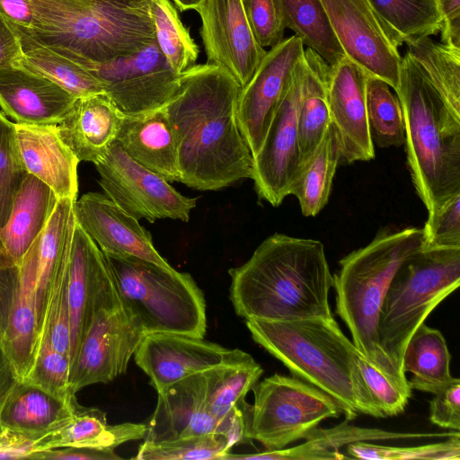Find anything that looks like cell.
Returning a JSON list of instances; mask_svg holds the SVG:
<instances>
[{
    "mask_svg": "<svg viewBox=\"0 0 460 460\" xmlns=\"http://www.w3.org/2000/svg\"><path fill=\"white\" fill-rule=\"evenodd\" d=\"M84 65L102 84L105 93L128 116L164 106L180 75L169 65L156 41L143 49L100 64Z\"/></svg>",
    "mask_w": 460,
    "mask_h": 460,
    "instance_id": "4fadbf2b",
    "label": "cell"
},
{
    "mask_svg": "<svg viewBox=\"0 0 460 460\" xmlns=\"http://www.w3.org/2000/svg\"><path fill=\"white\" fill-rule=\"evenodd\" d=\"M75 99L51 80L21 66L0 69V106L17 124L56 125Z\"/></svg>",
    "mask_w": 460,
    "mask_h": 460,
    "instance_id": "44dd1931",
    "label": "cell"
},
{
    "mask_svg": "<svg viewBox=\"0 0 460 460\" xmlns=\"http://www.w3.org/2000/svg\"><path fill=\"white\" fill-rule=\"evenodd\" d=\"M157 394L155 409L146 424L144 440L220 433V423L207 408L202 372L185 377Z\"/></svg>",
    "mask_w": 460,
    "mask_h": 460,
    "instance_id": "ffe728a7",
    "label": "cell"
},
{
    "mask_svg": "<svg viewBox=\"0 0 460 460\" xmlns=\"http://www.w3.org/2000/svg\"><path fill=\"white\" fill-rule=\"evenodd\" d=\"M22 55L18 66L47 77L75 98L105 93L102 82L71 53L38 40L17 25Z\"/></svg>",
    "mask_w": 460,
    "mask_h": 460,
    "instance_id": "f546056e",
    "label": "cell"
},
{
    "mask_svg": "<svg viewBox=\"0 0 460 460\" xmlns=\"http://www.w3.org/2000/svg\"><path fill=\"white\" fill-rule=\"evenodd\" d=\"M402 43L438 33L441 17L436 0H368Z\"/></svg>",
    "mask_w": 460,
    "mask_h": 460,
    "instance_id": "f35d334b",
    "label": "cell"
},
{
    "mask_svg": "<svg viewBox=\"0 0 460 460\" xmlns=\"http://www.w3.org/2000/svg\"><path fill=\"white\" fill-rule=\"evenodd\" d=\"M58 198L49 186L34 175L24 178L0 235L16 264L49 222Z\"/></svg>",
    "mask_w": 460,
    "mask_h": 460,
    "instance_id": "f1b7e54d",
    "label": "cell"
},
{
    "mask_svg": "<svg viewBox=\"0 0 460 460\" xmlns=\"http://www.w3.org/2000/svg\"><path fill=\"white\" fill-rule=\"evenodd\" d=\"M349 420L330 429L316 427L302 445L279 450L260 453L233 455L228 453L225 460H341L348 456L340 448L351 443L369 440L412 439L423 438H448L459 431L442 433L393 432L379 429L356 427Z\"/></svg>",
    "mask_w": 460,
    "mask_h": 460,
    "instance_id": "4316f807",
    "label": "cell"
},
{
    "mask_svg": "<svg viewBox=\"0 0 460 460\" xmlns=\"http://www.w3.org/2000/svg\"><path fill=\"white\" fill-rule=\"evenodd\" d=\"M330 72V65L312 49H305L297 116L302 165L312 155L331 124L327 103Z\"/></svg>",
    "mask_w": 460,
    "mask_h": 460,
    "instance_id": "1f68e13d",
    "label": "cell"
},
{
    "mask_svg": "<svg viewBox=\"0 0 460 460\" xmlns=\"http://www.w3.org/2000/svg\"><path fill=\"white\" fill-rule=\"evenodd\" d=\"M395 93L411 177L429 216L460 193V97L439 91L407 52Z\"/></svg>",
    "mask_w": 460,
    "mask_h": 460,
    "instance_id": "3957f363",
    "label": "cell"
},
{
    "mask_svg": "<svg viewBox=\"0 0 460 460\" xmlns=\"http://www.w3.org/2000/svg\"><path fill=\"white\" fill-rule=\"evenodd\" d=\"M340 163V137L331 122L312 155L303 164L290 190L304 216L314 217L325 207Z\"/></svg>",
    "mask_w": 460,
    "mask_h": 460,
    "instance_id": "836d02e7",
    "label": "cell"
},
{
    "mask_svg": "<svg viewBox=\"0 0 460 460\" xmlns=\"http://www.w3.org/2000/svg\"><path fill=\"white\" fill-rule=\"evenodd\" d=\"M196 11L208 63L226 69L243 87L267 53L252 31L242 0H201Z\"/></svg>",
    "mask_w": 460,
    "mask_h": 460,
    "instance_id": "2e32d148",
    "label": "cell"
},
{
    "mask_svg": "<svg viewBox=\"0 0 460 460\" xmlns=\"http://www.w3.org/2000/svg\"><path fill=\"white\" fill-rule=\"evenodd\" d=\"M107 264L103 252L75 221L68 258L67 288L70 373L90 322L94 290Z\"/></svg>",
    "mask_w": 460,
    "mask_h": 460,
    "instance_id": "d4e9b609",
    "label": "cell"
},
{
    "mask_svg": "<svg viewBox=\"0 0 460 460\" xmlns=\"http://www.w3.org/2000/svg\"><path fill=\"white\" fill-rule=\"evenodd\" d=\"M368 74L344 57L331 66L327 103L332 124L341 144V163L364 162L375 157L367 116Z\"/></svg>",
    "mask_w": 460,
    "mask_h": 460,
    "instance_id": "ac0fdd59",
    "label": "cell"
},
{
    "mask_svg": "<svg viewBox=\"0 0 460 460\" xmlns=\"http://www.w3.org/2000/svg\"><path fill=\"white\" fill-rule=\"evenodd\" d=\"M422 247H460V193L428 216Z\"/></svg>",
    "mask_w": 460,
    "mask_h": 460,
    "instance_id": "7dc6e473",
    "label": "cell"
},
{
    "mask_svg": "<svg viewBox=\"0 0 460 460\" xmlns=\"http://www.w3.org/2000/svg\"><path fill=\"white\" fill-rule=\"evenodd\" d=\"M304 51L298 37L284 39L267 50L252 78L240 90L237 120L252 156L263 143Z\"/></svg>",
    "mask_w": 460,
    "mask_h": 460,
    "instance_id": "9a60e30c",
    "label": "cell"
},
{
    "mask_svg": "<svg viewBox=\"0 0 460 460\" xmlns=\"http://www.w3.org/2000/svg\"><path fill=\"white\" fill-rule=\"evenodd\" d=\"M202 373L207 408L220 423L221 433L225 418L244 400L259 381L263 369L249 353L242 351L236 358Z\"/></svg>",
    "mask_w": 460,
    "mask_h": 460,
    "instance_id": "e575fe53",
    "label": "cell"
},
{
    "mask_svg": "<svg viewBox=\"0 0 460 460\" xmlns=\"http://www.w3.org/2000/svg\"><path fill=\"white\" fill-rule=\"evenodd\" d=\"M176 9L181 12L188 11V10H196L199 5L201 0H172Z\"/></svg>",
    "mask_w": 460,
    "mask_h": 460,
    "instance_id": "9f6ffc18",
    "label": "cell"
},
{
    "mask_svg": "<svg viewBox=\"0 0 460 460\" xmlns=\"http://www.w3.org/2000/svg\"><path fill=\"white\" fill-rule=\"evenodd\" d=\"M105 256L124 304L146 334L204 338L206 301L189 273L137 257Z\"/></svg>",
    "mask_w": 460,
    "mask_h": 460,
    "instance_id": "ba28073f",
    "label": "cell"
},
{
    "mask_svg": "<svg viewBox=\"0 0 460 460\" xmlns=\"http://www.w3.org/2000/svg\"><path fill=\"white\" fill-rule=\"evenodd\" d=\"M422 228L381 232L367 245L340 261L333 275L336 314L347 325L352 342L368 360L402 380L381 348L378 320L389 284L400 265L422 248Z\"/></svg>",
    "mask_w": 460,
    "mask_h": 460,
    "instance_id": "8992f818",
    "label": "cell"
},
{
    "mask_svg": "<svg viewBox=\"0 0 460 460\" xmlns=\"http://www.w3.org/2000/svg\"><path fill=\"white\" fill-rule=\"evenodd\" d=\"M447 341L438 329L421 323L409 340L402 356V368L412 376L411 389L435 394L452 379Z\"/></svg>",
    "mask_w": 460,
    "mask_h": 460,
    "instance_id": "d6a6232c",
    "label": "cell"
},
{
    "mask_svg": "<svg viewBox=\"0 0 460 460\" xmlns=\"http://www.w3.org/2000/svg\"><path fill=\"white\" fill-rule=\"evenodd\" d=\"M354 359L372 400L384 418L402 413L411 396L408 380L381 370L358 349L354 352Z\"/></svg>",
    "mask_w": 460,
    "mask_h": 460,
    "instance_id": "ee69618b",
    "label": "cell"
},
{
    "mask_svg": "<svg viewBox=\"0 0 460 460\" xmlns=\"http://www.w3.org/2000/svg\"><path fill=\"white\" fill-rule=\"evenodd\" d=\"M430 421L444 429L460 430V380L453 379L434 394L429 404Z\"/></svg>",
    "mask_w": 460,
    "mask_h": 460,
    "instance_id": "c3c4849f",
    "label": "cell"
},
{
    "mask_svg": "<svg viewBox=\"0 0 460 460\" xmlns=\"http://www.w3.org/2000/svg\"><path fill=\"white\" fill-rule=\"evenodd\" d=\"M15 128L26 172L49 186L58 199H77L80 162L60 139L55 125L15 123Z\"/></svg>",
    "mask_w": 460,
    "mask_h": 460,
    "instance_id": "cb8c5ba5",
    "label": "cell"
},
{
    "mask_svg": "<svg viewBox=\"0 0 460 460\" xmlns=\"http://www.w3.org/2000/svg\"><path fill=\"white\" fill-rule=\"evenodd\" d=\"M242 351L203 338L159 332L146 335L134 358L159 393L185 377L229 362Z\"/></svg>",
    "mask_w": 460,
    "mask_h": 460,
    "instance_id": "e0dca14e",
    "label": "cell"
},
{
    "mask_svg": "<svg viewBox=\"0 0 460 460\" xmlns=\"http://www.w3.org/2000/svg\"><path fill=\"white\" fill-rule=\"evenodd\" d=\"M19 278V266L0 235V341L4 336Z\"/></svg>",
    "mask_w": 460,
    "mask_h": 460,
    "instance_id": "681fc988",
    "label": "cell"
},
{
    "mask_svg": "<svg viewBox=\"0 0 460 460\" xmlns=\"http://www.w3.org/2000/svg\"><path fill=\"white\" fill-rule=\"evenodd\" d=\"M75 221L104 254L137 257L161 267L172 268L156 251L150 233L107 195L88 192L74 208Z\"/></svg>",
    "mask_w": 460,
    "mask_h": 460,
    "instance_id": "d6986e66",
    "label": "cell"
},
{
    "mask_svg": "<svg viewBox=\"0 0 460 460\" xmlns=\"http://www.w3.org/2000/svg\"><path fill=\"white\" fill-rule=\"evenodd\" d=\"M252 340L296 376L331 396L347 420L358 413L384 418L356 365L357 349L333 317L245 320Z\"/></svg>",
    "mask_w": 460,
    "mask_h": 460,
    "instance_id": "277c9868",
    "label": "cell"
},
{
    "mask_svg": "<svg viewBox=\"0 0 460 460\" xmlns=\"http://www.w3.org/2000/svg\"><path fill=\"white\" fill-rule=\"evenodd\" d=\"M302 80L303 58L294 70L260 150L252 156V179L257 195L274 207L290 195L302 167L297 128Z\"/></svg>",
    "mask_w": 460,
    "mask_h": 460,
    "instance_id": "5bb4252c",
    "label": "cell"
},
{
    "mask_svg": "<svg viewBox=\"0 0 460 460\" xmlns=\"http://www.w3.org/2000/svg\"><path fill=\"white\" fill-rule=\"evenodd\" d=\"M155 41L171 67L178 74L196 64L199 47L180 19L171 0H149Z\"/></svg>",
    "mask_w": 460,
    "mask_h": 460,
    "instance_id": "74e56055",
    "label": "cell"
},
{
    "mask_svg": "<svg viewBox=\"0 0 460 460\" xmlns=\"http://www.w3.org/2000/svg\"><path fill=\"white\" fill-rule=\"evenodd\" d=\"M75 398L64 402L20 379L0 407V424L33 443L52 429Z\"/></svg>",
    "mask_w": 460,
    "mask_h": 460,
    "instance_id": "4dcf8cb0",
    "label": "cell"
},
{
    "mask_svg": "<svg viewBox=\"0 0 460 460\" xmlns=\"http://www.w3.org/2000/svg\"><path fill=\"white\" fill-rule=\"evenodd\" d=\"M460 285V247H422L394 273L378 320L379 342L399 376L405 347L429 314Z\"/></svg>",
    "mask_w": 460,
    "mask_h": 460,
    "instance_id": "52a82bcc",
    "label": "cell"
},
{
    "mask_svg": "<svg viewBox=\"0 0 460 460\" xmlns=\"http://www.w3.org/2000/svg\"><path fill=\"white\" fill-rule=\"evenodd\" d=\"M20 377L0 341V407Z\"/></svg>",
    "mask_w": 460,
    "mask_h": 460,
    "instance_id": "11a10c76",
    "label": "cell"
},
{
    "mask_svg": "<svg viewBox=\"0 0 460 460\" xmlns=\"http://www.w3.org/2000/svg\"><path fill=\"white\" fill-rule=\"evenodd\" d=\"M22 55L17 26L0 12V69L18 66Z\"/></svg>",
    "mask_w": 460,
    "mask_h": 460,
    "instance_id": "f907efd6",
    "label": "cell"
},
{
    "mask_svg": "<svg viewBox=\"0 0 460 460\" xmlns=\"http://www.w3.org/2000/svg\"><path fill=\"white\" fill-rule=\"evenodd\" d=\"M32 32L82 64L105 63L155 40L149 0H31Z\"/></svg>",
    "mask_w": 460,
    "mask_h": 460,
    "instance_id": "5b68a950",
    "label": "cell"
},
{
    "mask_svg": "<svg viewBox=\"0 0 460 460\" xmlns=\"http://www.w3.org/2000/svg\"><path fill=\"white\" fill-rule=\"evenodd\" d=\"M116 140L142 166L169 182L180 181L176 142L163 107L138 115H124Z\"/></svg>",
    "mask_w": 460,
    "mask_h": 460,
    "instance_id": "484cf974",
    "label": "cell"
},
{
    "mask_svg": "<svg viewBox=\"0 0 460 460\" xmlns=\"http://www.w3.org/2000/svg\"><path fill=\"white\" fill-rule=\"evenodd\" d=\"M349 457L365 460H460V433L416 447H392L359 441L346 446Z\"/></svg>",
    "mask_w": 460,
    "mask_h": 460,
    "instance_id": "f6af8a7d",
    "label": "cell"
},
{
    "mask_svg": "<svg viewBox=\"0 0 460 460\" xmlns=\"http://www.w3.org/2000/svg\"><path fill=\"white\" fill-rule=\"evenodd\" d=\"M146 335L124 304L108 263L94 290L90 322L70 373L71 391L76 394L125 374Z\"/></svg>",
    "mask_w": 460,
    "mask_h": 460,
    "instance_id": "9c48e42d",
    "label": "cell"
},
{
    "mask_svg": "<svg viewBox=\"0 0 460 460\" xmlns=\"http://www.w3.org/2000/svg\"><path fill=\"white\" fill-rule=\"evenodd\" d=\"M146 432L143 423L108 424L105 412L82 406L75 398L52 429L33 442L32 449L36 453L70 447L112 452L124 443L143 439Z\"/></svg>",
    "mask_w": 460,
    "mask_h": 460,
    "instance_id": "603a6c76",
    "label": "cell"
},
{
    "mask_svg": "<svg viewBox=\"0 0 460 460\" xmlns=\"http://www.w3.org/2000/svg\"><path fill=\"white\" fill-rule=\"evenodd\" d=\"M99 184L114 203L139 220L188 222L197 198L183 196L165 179L133 160L115 140L95 164Z\"/></svg>",
    "mask_w": 460,
    "mask_h": 460,
    "instance_id": "8fae6325",
    "label": "cell"
},
{
    "mask_svg": "<svg viewBox=\"0 0 460 460\" xmlns=\"http://www.w3.org/2000/svg\"><path fill=\"white\" fill-rule=\"evenodd\" d=\"M406 52L442 93L460 97V49L437 42L430 36L405 42Z\"/></svg>",
    "mask_w": 460,
    "mask_h": 460,
    "instance_id": "ab89813d",
    "label": "cell"
},
{
    "mask_svg": "<svg viewBox=\"0 0 460 460\" xmlns=\"http://www.w3.org/2000/svg\"><path fill=\"white\" fill-rule=\"evenodd\" d=\"M30 459L55 460H117L121 459L114 451H101L82 447H59L33 453Z\"/></svg>",
    "mask_w": 460,
    "mask_h": 460,
    "instance_id": "f5cc1de1",
    "label": "cell"
},
{
    "mask_svg": "<svg viewBox=\"0 0 460 460\" xmlns=\"http://www.w3.org/2000/svg\"><path fill=\"white\" fill-rule=\"evenodd\" d=\"M385 81L368 75L367 116L373 144L385 148L405 143V124L400 100Z\"/></svg>",
    "mask_w": 460,
    "mask_h": 460,
    "instance_id": "8d00e7d4",
    "label": "cell"
},
{
    "mask_svg": "<svg viewBox=\"0 0 460 460\" xmlns=\"http://www.w3.org/2000/svg\"><path fill=\"white\" fill-rule=\"evenodd\" d=\"M39 341L36 279L31 260L24 254L1 343L20 379L29 373Z\"/></svg>",
    "mask_w": 460,
    "mask_h": 460,
    "instance_id": "83f0119b",
    "label": "cell"
},
{
    "mask_svg": "<svg viewBox=\"0 0 460 460\" xmlns=\"http://www.w3.org/2000/svg\"><path fill=\"white\" fill-rule=\"evenodd\" d=\"M230 449L224 434L208 433L169 440H144L132 459L220 460Z\"/></svg>",
    "mask_w": 460,
    "mask_h": 460,
    "instance_id": "60d3db41",
    "label": "cell"
},
{
    "mask_svg": "<svg viewBox=\"0 0 460 460\" xmlns=\"http://www.w3.org/2000/svg\"><path fill=\"white\" fill-rule=\"evenodd\" d=\"M228 273L230 300L245 320L332 317L328 297L333 276L318 240L274 234Z\"/></svg>",
    "mask_w": 460,
    "mask_h": 460,
    "instance_id": "7a4b0ae2",
    "label": "cell"
},
{
    "mask_svg": "<svg viewBox=\"0 0 460 460\" xmlns=\"http://www.w3.org/2000/svg\"><path fill=\"white\" fill-rule=\"evenodd\" d=\"M246 438L266 450H279L305 437L324 420L343 414L331 396L296 377L279 374L265 377L252 388Z\"/></svg>",
    "mask_w": 460,
    "mask_h": 460,
    "instance_id": "30bf717a",
    "label": "cell"
},
{
    "mask_svg": "<svg viewBox=\"0 0 460 460\" xmlns=\"http://www.w3.org/2000/svg\"><path fill=\"white\" fill-rule=\"evenodd\" d=\"M27 174L19 150L15 123L0 111V229L9 219L13 200Z\"/></svg>",
    "mask_w": 460,
    "mask_h": 460,
    "instance_id": "7bdbcfd3",
    "label": "cell"
},
{
    "mask_svg": "<svg viewBox=\"0 0 460 460\" xmlns=\"http://www.w3.org/2000/svg\"><path fill=\"white\" fill-rule=\"evenodd\" d=\"M243 9L258 44L266 49L279 44L285 38L277 0H242Z\"/></svg>",
    "mask_w": 460,
    "mask_h": 460,
    "instance_id": "bcb514c9",
    "label": "cell"
},
{
    "mask_svg": "<svg viewBox=\"0 0 460 460\" xmlns=\"http://www.w3.org/2000/svg\"><path fill=\"white\" fill-rule=\"evenodd\" d=\"M124 114L105 93L76 98L58 135L79 162L97 164L116 140Z\"/></svg>",
    "mask_w": 460,
    "mask_h": 460,
    "instance_id": "7402d4cb",
    "label": "cell"
},
{
    "mask_svg": "<svg viewBox=\"0 0 460 460\" xmlns=\"http://www.w3.org/2000/svg\"><path fill=\"white\" fill-rule=\"evenodd\" d=\"M345 56L395 92L403 43L385 25L368 0H321Z\"/></svg>",
    "mask_w": 460,
    "mask_h": 460,
    "instance_id": "7c38bea8",
    "label": "cell"
},
{
    "mask_svg": "<svg viewBox=\"0 0 460 460\" xmlns=\"http://www.w3.org/2000/svg\"><path fill=\"white\" fill-rule=\"evenodd\" d=\"M241 85L224 67L194 65L164 104L176 142L180 182L217 190L252 175V155L237 120Z\"/></svg>",
    "mask_w": 460,
    "mask_h": 460,
    "instance_id": "6da1fadb",
    "label": "cell"
},
{
    "mask_svg": "<svg viewBox=\"0 0 460 460\" xmlns=\"http://www.w3.org/2000/svg\"><path fill=\"white\" fill-rule=\"evenodd\" d=\"M441 17V43L460 49V0H436Z\"/></svg>",
    "mask_w": 460,
    "mask_h": 460,
    "instance_id": "816d5d0a",
    "label": "cell"
},
{
    "mask_svg": "<svg viewBox=\"0 0 460 460\" xmlns=\"http://www.w3.org/2000/svg\"><path fill=\"white\" fill-rule=\"evenodd\" d=\"M0 12L13 23L32 29L33 13L31 0H0Z\"/></svg>",
    "mask_w": 460,
    "mask_h": 460,
    "instance_id": "db71d44e",
    "label": "cell"
},
{
    "mask_svg": "<svg viewBox=\"0 0 460 460\" xmlns=\"http://www.w3.org/2000/svg\"><path fill=\"white\" fill-rule=\"evenodd\" d=\"M285 28L331 66L345 56L321 0H277Z\"/></svg>",
    "mask_w": 460,
    "mask_h": 460,
    "instance_id": "d590c367",
    "label": "cell"
},
{
    "mask_svg": "<svg viewBox=\"0 0 460 460\" xmlns=\"http://www.w3.org/2000/svg\"><path fill=\"white\" fill-rule=\"evenodd\" d=\"M70 362L52 344L48 330L40 337L31 367L23 380L57 399L69 402L75 398L69 385Z\"/></svg>",
    "mask_w": 460,
    "mask_h": 460,
    "instance_id": "b9f144b4",
    "label": "cell"
}]
</instances>
